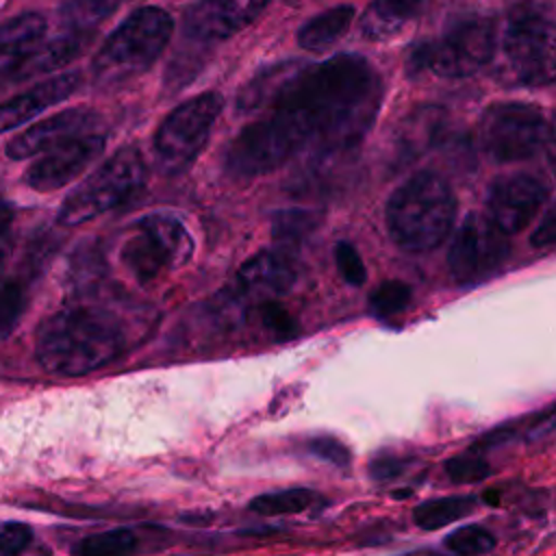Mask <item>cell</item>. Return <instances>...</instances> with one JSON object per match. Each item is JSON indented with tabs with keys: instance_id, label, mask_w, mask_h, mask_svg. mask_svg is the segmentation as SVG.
I'll use <instances>...</instances> for the list:
<instances>
[{
	"instance_id": "d4e9b609",
	"label": "cell",
	"mask_w": 556,
	"mask_h": 556,
	"mask_svg": "<svg viewBox=\"0 0 556 556\" xmlns=\"http://www.w3.org/2000/svg\"><path fill=\"white\" fill-rule=\"evenodd\" d=\"M478 500L473 495H443L426 500L413 508V521L421 530H439L458 521L476 510Z\"/></svg>"
},
{
	"instance_id": "5bb4252c",
	"label": "cell",
	"mask_w": 556,
	"mask_h": 556,
	"mask_svg": "<svg viewBox=\"0 0 556 556\" xmlns=\"http://www.w3.org/2000/svg\"><path fill=\"white\" fill-rule=\"evenodd\" d=\"M100 115L91 109H67L56 115H50L26 130L17 132L9 143H7V156L22 161L35 154H46L59 146H65L78 137L100 132L98 130Z\"/></svg>"
},
{
	"instance_id": "6da1fadb",
	"label": "cell",
	"mask_w": 556,
	"mask_h": 556,
	"mask_svg": "<svg viewBox=\"0 0 556 556\" xmlns=\"http://www.w3.org/2000/svg\"><path fill=\"white\" fill-rule=\"evenodd\" d=\"M380 98V76L358 54L304 65L269 104V113L230 141L224 172L232 180H250L302 152L313 161L343 154L374 124Z\"/></svg>"
},
{
	"instance_id": "d6a6232c",
	"label": "cell",
	"mask_w": 556,
	"mask_h": 556,
	"mask_svg": "<svg viewBox=\"0 0 556 556\" xmlns=\"http://www.w3.org/2000/svg\"><path fill=\"white\" fill-rule=\"evenodd\" d=\"M258 315H261V321L263 326L280 341L285 339H293L298 334V324L295 319L289 315L287 308H282L280 304L276 302H265L261 304L258 308Z\"/></svg>"
},
{
	"instance_id": "ac0fdd59",
	"label": "cell",
	"mask_w": 556,
	"mask_h": 556,
	"mask_svg": "<svg viewBox=\"0 0 556 556\" xmlns=\"http://www.w3.org/2000/svg\"><path fill=\"white\" fill-rule=\"evenodd\" d=\"M46 33V20L41 13H20L0 24V85H9V78L33 52Z\"/></svg>"
},
{
	"instance_id": "ba28073f",
	"label": "cell",
	"mask_w": 556,
	"mask_h": 556,
	"mask_svg": "<svg viewBox=\"0 0 556 556\" xmlns=\"http://www.w3.org/2000/svg\"><path fill=\"white\" fill-rule=\"evenodd\" d=\"M224 109L217 91H204L178 104L154 135V161L163 174L176 176L189 169L208 141L211 128Z\"/></svg>"
},
{
	"instance_id": "4fadbf2b",
	"label": "cell",
	"mask_w": 556,
	"mask_h": 556,
	"mask_svg": "<svg viewBox=\"0 0 556 556\" xmlns=\"http://www.w3.org/2000/svg\"><path fill=\"white\" fill-rule=\"evenodd\" d=\"M545 200L547 187L539 178L510 174L491 185L486 195V215L508 237L523 230Z\"/></svg>"
},
{
	"instance_id": "484cf974",
	"label": "cell",
	"mask_w": 556,
	"mask_h": 556,
	"mask_svg": "<svg viewBox=\"0 0 556 556\" xmlns=\"http://www.w3.org/2000/svg\"><path fill=\"white\" fill-rule=\"evenodd\" d=\"M319 224V213L308 208H285L271 217V235L280 250L293 252Z\"/></svg>"
},
{
	"instance_id": "836d02e7",
	"label": "cell",
	"mask_w": 556,
	"mask_h": 556,
	"mask_svg": "<svg viewBox=\"0 0 556 556\" xmlns=\"http://www.w3.org/2000/svg\"><path fill=\"white\" fill-rule=\"evenodd\" d=\"M334 261H337V267H339L345 282H350L354 287H361L365 282L367 271H365L361 254L356 252V248L352 243L339 241L334 245Z\"/></svg>"
},
{
	"instance_id": "d6986e66",
	"label": "cell",
	"mask_w": 556,
	"mask_h": 556,
	"mask_svg": "<svg viewBox=\"0 0 556 556\" xmlns=\"http://www.w3.org/2000/svg\"><path fill=\"white\" fill-rule=\"evenodd\" d=\"M93 37L89 35H72V33H61L50 41H41L33 52L24 56V61L17 65L9 83H20L24 78H35L48 72H54L70 61H74L83 50L89 46Z\"/></svg>"
},
{
	"instance_id": "30bf717a",
	"label": "cell",
	"mask_w": 556,
	"mask_h": 556,
	"mask_svg": "<svg viewBox=\"0 0 556 556\" xmlns=\"http://www.w3.org/2000/svg\"><path fill=\"white\" fill-rule=\"evenodd\" d=\"M547 119L541 109L526 102H497L480 117V146L500 161H521L536 154L547 139Z\"/></svg>"
},
{
	"instance_id": "e0dca14e",
	"label": "cell",
	"mask_w": 556,
	"mask_h": 556,
	"mask_svg": "<svg viewBox=\"0 0 556 556\" xmlns=\"http://www.w3.org/2000/svg\"><path fill=\"white\" fill-rule=\"evenodd\" d=\"M298 276L293 254L287 250H265L245 261L239 269V287L252 295L285 293Z\"/></svg>"
},
{
	"instance_id": "ee69618b",
	"label": "cell",
	"mask_w": 556,
	"mask_h": 556,
	"mask_svg": "<svg viewBox=\"0 0 556 556\" xmlns=\"http://www.w3.org/2000/svg\"><path fill=\"white\" fill-rule=\"evenodd\" d=\"M293 2H300V0H293Z\"/></svg>"
},
{
	"instance_id": "7c38bea8",
	"label": "cell",
	"mask_w": 556,
	"mask_h": 556,
	"mask_svg": "<svg viewBox=\"0 0 556 556\" xmlns=\"http://www.w3.org/2000/svg\"><path fill=\"white\" fill-rule=\"evenodd\" d=\"M269 0H200L182 20V39L211 48L258 20Z\"/></svg>"
},
{
	"instance_id": "d590c367",
	"label": "cell",
	"mask_w": 556,
	"mask_h": 556,
	"mask_svg": "<svg viewBox=\"0 0 556 556\" xmlns=\"http://www.w3.org/2000/svg\"><path fill=\"white\" fill-rule=\"evenodd\" d=\"M33 539L30 526L22 521H11L0 530V554L4 556H15L28 547Z\"/></svg>"
},
{
	"instance_id": "4dcf8cb0",
	"label": "cell",
	"mask_w": 556,
	"mask_h": 556,
	"mask_svg": "<svg viewBox=\"0 0 556 556\" xmlns=\"http://www.w3.org/2000/svg\"><path fill=\"white\" fill-rule=\"evenodd\" d=\"M445 469V476L456 482V484H473V482H482L486 480L493 469L491 465L476 452L467 450L465 454H458V456H452L445 460L443 465Z\"/></svg>"
},
{
	"instance_id": "277c9868",
	"label": "cell",
	"mask_w": 556,
	"mask_h": 556,
	"mask_svg": "<svg viewBox=\"0 0 556 556\" xmlns=\"http://www.w3.org/2000/svg\"><path fill=\"white\" fill-rule=\"evenodd\" d=\"M174 33L172 15L161 7H139L102 43L93 59V78L119 87L143 74L161 56Z\"/></svg>"
},
{
	"instance_id": "7a4b0ae2",
	"label": "cell",
	"mask_w": 556,
	"mask_h": 556,
	"mask_svg": "<svg viewBox=\"0 0 556 556\" xmlns=\"http://www.w3.org/2000/svg\"><path fill=\"white\" fill-rule=\"evenodd\" d=\"M126 339L122 319L109 306L72 304L39 326L35 354L52 374L83 376L115 361Z\"/></svg>"
},
{
	"instance_id": "603a6c76",
	"label": "cell",
	"mask_w": 556,
	"mask_h": 556,
	"mask_svg": "<svg viewBox=\"0 0 556 556\" xmlns=\"http://www.w3.org/2000/svg\"><path fill=\"white\" fill-rule=\"evenodd\" d=\"M443 124V113L434 106H421L413 111L400 128L397 150L404 159H415L424 150H428Z\"/></svg>"
},
{
	"instance_id": "74e56055",
	"label": "cell",
	"mask_w": 556,
	"mask_h": 556,
	"mask_svg": "<svg viewBox=\"0 0 556 556\" xmlns=\"http://www.w3.org/2000/svg\"><path fill=\"white\" fill-rule=\"evenodd\" d=\"M532 245L534 248H545V245H552V243H556V206L554 208H549L545 215H543V219H541V224L536 226V230L532 232Z\"/></svg>"
},
{
	"instance_id": "f546056e",
	"label": "cell",
	"mask_w": 556,
	"mask_h": 556,
	"mask_svg": "<svg viewBox=\"0 0 556 556\" xmlns=\"http://www.w3.org/2000/svg\"><path fill=\"white\" fill-rule=\"evenodd\" d=\"M26 285L13 276H0V334H9L26 311Z\"/></svg>"
},
{
	"instance_id": "5b68a950",
	"label": "cell",
	"mask_w": 556,
	"mask_h": 556,
	"mask_svg": "<svg viewBox=\"0 0 556 556\" xmlns=\"http://www.w3.org/2000/svg\"><path fill=\"white\" fill-rule=\"evenodd\" d=\"M146 185V161L135 146L119 148L59 208V224L65 228L91 222L135 198Z\"/></svg>"
},
{
	"instance_id": "f35d334b",
	"label": "cell",
	"mask_w": 556,
	"mask_h": 556,
	"mask_svg": "<svg viewBox=\"0 0 556 556\" xmlns=\"http://www.w3.org/2000/svg\"><path fill=\"white\" fill-rule=\"evenodd\" d=\"M11 219H13V215H11L9 204L0 200V263H2V256H4V252H7V248H9Z\"/></svg>"
},
{
	"instance_id": "60d3db41",
	"label": "cell",
	"mask_w": 556,
	"mask_h": 556,
	"mask_svg": "<svg viewBox=\"0 0 556 556\" xmlns=\"http://www.w3.org/2000/svg\"><path fill=\"white\" fill-rule=\"evenodd\" d=\"M541 421L545 424L547 430H556V406L547 415H541Z\"/></svg>"
},
{
	"instance_id": "2e32d148",
	"label": "cell",
	"mask_w": 556,
	"mask_h": 556,
	"mask_svg": "<svg viewBox=\"0 0 556 556\" xmlns=\"http://www.w3.org/2000/svg\"><path fill=\"white\" fill-rule=\"evenodd\" d=\"M78 85H80V76L70 72V74H61V76L41 80V83L28 87L26 91L4 100L0 104V132L13 130L20 124H24L26 119L35 117L37 113L70 98Z\"/></svg>"
},
{
	"instance_id": "3957f363",
	"label": "cell",
	"mask_w": 556,
	"mask_h": 556,
	"mask_svg": "<svg viewBox=\"0 0 556 556\" xmlns=\"http://www.w3.org/2000/svg\"><path fill=\"white\" fill-rule=\"evenodd\" d=\"M456 202L443 178L432 172L410 176L387 202L391 239L408 252L437 248L450 232Z\"/></svg>"
},
{
	"instance_id": "4316f807",
	"label": "cell",
	"mask_w": 556,
	"mask_h": 556,
	"mask_svg": "<svg viewBox=\"0 0 556 556\" xmlns=\"http://www.w3.org/2000/svg\"><path fill=\"white\" fill-rule=\"evenodd\" d=\"M137 547V536L128 528H113L89 534L74 545V556H130Z\"/></svg>"
},
{
	"instance_id": "7402d4cb",
	"label": "cell",
	"mask_w": 556,
	"mask_h": 556,
	"mask_svg": "<svg viewBox=\"0 0 556 556\" xmlns=\"http://www.w3.org/2000/svg\"><path fill=\"white\" fill-rule=\"evenodd\" d=\"M352 20H354L352 4L332 7L300 26L298 43L308 52H319L328 48L332 41H337L350 28Z\"/></svg>"
},
{
	"instance_id": "f1b7e54d",
	"label": "cell",
	"mask_w": 556,
	"mask_h": 556,
	"mask_svg": "<svg viewBox=\"0 0 556 556\" xmlns=\"http://www.w3.org/2000/svg\"><path fill=\"white\" fill-rule=\"evenodd\" d=\"M495 536L486 528L476 523L460 526L443 539V545L456 556H486L495 549Z\"/></svg>"
},
{
	"instance_id": "52a82bcc",
	"label": "cell",
	"mask_w": 556,
	"mask_h": 556,
	"mask_svg": "<svg viewBox=\"0 0 556 556\" xmlns=\"http://www.w3.org/2000/svg\"><path fill=\"white\" fill-rule=\"evenodd\" d=\"M193 239L185 224L169 215L141 217L119 248V261L141 285L154 282L167 269L189 261Z\"/></svg>"
},
{
	"instance_id": "9c48e42d",
	"label": "cell",
	"mask_w": 556,
	"mask_h": 556,
	"mask_svg": "<svg viewBox=\"0 0 556 556\" xmlns=\"http://www.w3.org/2000/svg\"><path fill=\"white\" fill-rule=\"evenodd\" d=\"M495 54V30L489 20H467L443 37L417 46L408 56L410 72H434L463 78L482 70Z\"/></svg>"
},
{
	"instance_id": "ffe728a7",
	"label": "cell",
	"mask_w": 556,
	"mask_h": 556,
	"mask_svg": "<svg viewBox=\"0 0 556 556\" xmlns=\"http://www.w3.org/2000/svg\"><path fill=\"white\" fill-rule=\"evenodd\" d=\"M421 0H371L361 17V30L371 41L397 35L417 13Z\"/></svg>"
},
{
	"instance_id": "e575fe53",
	"label": "cell",
	"mask_w": 556,
	"mask_h": 556,
	"mask_svg": "<svg viewBox=\"0 0 556 556\" xmlns=\"http://www.w3.org/2000/svg\"><path fill=\"white\" fill-rule=\"evenodd\" d=\"M306 447H308V452L313 456H317V458H321V460H326V463H330L334 467L343 469V467H348L352 463L350 450L339 439H334V437H326V434L313 437V439H308Z\"/></svg>"
},
{
	"instance_id": "44dd1931",
	"label": "cell",
	"mask_w": 556,
	"mask_h": 556,
	"mask_svg": "<svg viewBox=\"0 0 556 556\" xmlns=\"http://www.w3.org/2000/svg\"><path fill=\"white\" fill-rule=\"evenodd\" d=\"M304 65L295 63V61H282V63L265 67L261 74H256L254 78H250L243 85V89L239 91V98H237V109L241 113H248V111H256V109L269 106L276 100V96L282 91V87Z\"/></svg>"
},
{
	"instance_id": "ab89813d",
	"label": "cell",
	"mask_w": 556,
	"mask_h": 556,
	"mask_svg": "<svg viewBox=\"0 0 556 556\" xmlns=\"http://www.w3.org/2000/svg\"><path fill=\"white\" fill-rule=\"evenodd\" d=\"M543 148H545L547 161H549V165H552V169L556 174V113H554V117L547 124V139H545Z\"/></svg>"
},
{
	"instance_id": "b9f144b4",
	"label": "cell",
	"mask_w": 556,
	"mask_h": 556,
	"mask_svg": "<svg viewBox=\"0 0 556 556\" xmlns=\"http://www.w3.org/2000/svg\"><path fill=\"white\" fill-rule=\"evenodd\" d=\"M484 502H489V504H500V502H497V493H493V491L484 493Z\"/></svg>"
},
{
	"instance_id": "9a60e30c",
	"label": "cell",
	"mask_w": 556,
	"mask_h": 556,
	"mask_svg": "<svg viewBox=\"0 0 556 556\" xmlns=\"http://www.w3.org/2000/svg\"><path fill=\"white\" fill-rule=\"evenodd\" d=\"M104 135L91 132L59 146L37 159L24 174V182L41 193L56 191L72 182L104 148Z\"/></svg>"
},
{
	"instance_id": "8fae6325",
	"label": "cell",
	"mask_w": 556,
	"mask_h": 556,
	"mask_svg": "<svg viewBox=\"0 0 556 556\" xmlns=\"http://www.w3.org/2000/svg\"><path fill=\"white\" fill-rule=\"evenodd\" d=\"M506 256V235L489 219V215L471 213L452 239L447 265L456 282L473 285L491 276Z\"/></svg>"
},
{
	"instance_id": "7bdbcfd3",
	"label": "cell",
	"mask_w": 556,
	"mask_h": 556,
	"mask_svg": "<svg viewBox=\"0 0 556 556\" xmlns=\"http://www.w3.org/2000/svg\"><path fill=\"white\" fill-rule=\"evenodd\" d=\"M408 495H410V491H395V493H393V497H395V500H400V497H408Z\"/></svg>"
},
{
	"instance_id": "1f68e13d",
	"label": "cell",
	"mask_w": 556,
	"mask_h": 556,
	"mask_svg": "<svg viewBox=\"0 0 556 556\" xmlns=\"http://www.w3.org/2000/svg\"><path fill=\"white\" fill-rule=\"evenodd\" d=\"M408 302H410V289L400 280H387L378 285L369 295V308L378 317H391L404 311Z\"/></svg>"
},
{
	"instance_id": "83f0119b",
	"label": "cell",
	"mask_w": 556,
	"mask_h": 556,
	"mask_svg": "<svg viewBox=\"0 0 556 556\" xmlns=\"http://www.w3.org/2000/svg\"><path fill=\"white\" fill-rule=\"evenodd\" d=\"M315 500V493L304 486L295 489H285V491H274V493H263L250 500V510L258 515H293L306 510Z\"/></svg>"
},
{
	"instance_id": "8992f818",
	"label": "cell",
	"mask_w": 556,
	"mask_h": 556,
	"mask_svg": "<svg viewBox=\"0 0 556 556\" xmlns=\"http://www.w3.org/2000/svg\"><path fill=\"white\" fill-rule=\"evenodd\" d=\"M500 74L515 85L556 83V22L532 13H515L500 41Z\"/></svg>"
},
{
	"instance_id": "cb8c5ba5",
	"label": "cell",
	"mask_w": 556,
	"mask_h": 556,
	"mask_svg": "<svg viewBox=\"0 0 556 556\" xmlns=\"http://www.w3.org/2000/svg\"><path fill=\"white\" fill-rule=\"evenodd\" d=\"M122 0H63L59 7V22L63 33L89 35L119 7Z\"/></svg>"
},
{
	"instance_id": "8d00e7d4",
	"label": "cell",
	"mask_w": 556,
	"mask_h": 556,
	"mask_svg": "<svg viewBox=\"0 0 556 556\" xmlns=\"http://www.w3.org/2000/svg\"><path fill=\"white\" fill-rule=\"evenodd\" d=\"M406 469V460L393 454H380L369 463V478L374 482H391L402 476Z\"/></svg>"
}]
</instances>
